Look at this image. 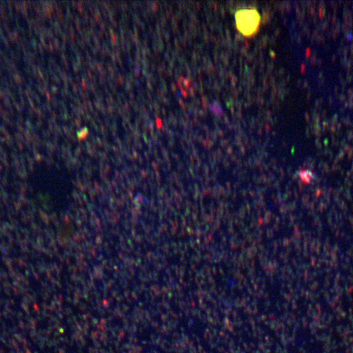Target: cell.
Instances as JSON below:
<instances>
[{
    "instance_id": "cell-1",
    "label": "cell",
    "mask_w": 353,
    "mask_h": 353,
    "mask_svg": "<svg viewBox=\"0 0 353 353\" xmlns=\"http://www.w3.org/2000/svg\"><path fill=\"white\" fill-rule=\"evenodd\" d=\"M261 17L256 9H241L236 13V24L238 31L244 36L254 35L259 28Z\"/></svg>"
}]
</instances>
